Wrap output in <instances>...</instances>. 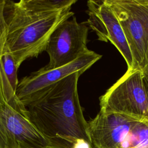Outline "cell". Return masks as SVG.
<instances>
[{
  "mask_svg": "<svg viewBox=\"0 0 148 148\" xmlns=\"http://www.w3.org/2000/svg\"><path fill=\"white\" fill-rule=\"evenodd\" d=\"M73 148H94V147L88 142L83 139H80L75 143Z\"/></svg>",
  "mask_w": 148,
  "mask_h": 148,
  "instance_id": "obj_14",
  "label": "cell"
},
{
  "mask_svg": "<svg viewBox=\"0 0 148 148\" xmlns=\"http://www.w3.org/2000/svg\"><path fill=\"white\" fill-rule=\"evenodd\" d=\"M25 4L30 8L40 10H59L67 7H72L76 0H24Z\"/></svg>",
  "mask_w": 148,
  "mask_h": 148,
  "instance_id": "obj_11",
  "label": "cell"
},
{
  "mask_svg": "<svg viewBox=\"0 0 148 148\" xmlns=\"http://www.w3.org/2000/svg\"><path fill=\"white\" fill-rule=\"evenodd\" d=\"M138 120L125 114L99 111L88 121V134L94 148H120Z\"/></svg>",
  "mask_w": 148,
  "mask_h": 148,
  "instance_id": "obj_9",
  "label": "cell"
},
{
  "mask_svg": "<svg viewBox=\"0 0 148 148\" xmlns=\"http://www.w3.org/2000/svg\"><path fill=\"white\" fill-rule=\"evenodd\" d=\"M82 74L69 75L35 94L25 103L29 121L51 148H73L80 139L91 143L77 92Z\"/></svg>",
  "mask_w": 148,
  "mask_h": 148,
  "instance_id": "obj_1",
  "label": "cell"
},
{
  "mask_svg": "<svg viewBox=\"0 0 148 148\" xmlns=\"http://www.w3.org/2000/svg\"><path fill=\"white\" fill-rule=\"evenodd\" d=\"M102 57V55L88 50L73 61L60 67L45 69L43 67L23 77L15 91L21 102L25 103L35 94L73 73H83Z\"/></svg>",
  "mask_w": 148,
  "mask_h": 148,
  "instance_id": "obj_7",
  "label": "cell"
},
{
  "mask_svg": "<svg viewBox=\"0 0 148 148\" xmlns=\"http://www.w3.org/2000/svg\"><path fill=\"white\" fill-rule=\"evenodd\" d=\"M120 148H148V121L138 120Z\"/></svg>",
  "mask_w": 148,
  "mask_h": 148,
  "instance_id": "obj_10",
  "label": "cell"
},
{
  "mask_svg": "<svg viewBox=\"0 0 148 148\" xmlns=\"http://www.w3.org/2000/svg\"><path fill=\"white\" fill-rule=\"evenodd\" d=\"M6 1L0 0V64L7 50V23L5 16Z\"/></svg>",
  "mask_w": 148,
  "mask_h": 148,
  "instance_id": "obj_13",
  "label": "cell"
},
{
  "mask_svg": "<svg viewBox=\"0 0 148 148\" xmlns=\"http://www.w3.org/2000/svg\"><path fill=\"white\" fill-rule=\"evenodd\" d=\"M117 17L129 46L134 68L148 64V0H105Z\"/></svg>",
  "mask_w": 148,
  "mask_h": 148,
  "instance_id": "obj_5",
  "label": "cell"
},
{
  "mask_svg": "<svg viewBox=\"0 0 148 148\" xmlns=\"http://www.w3.org/2000/svg\"><path fill=\"white\" fill-rule=\"evenodd\" d=\"M1 64L2 65L4 72L12 88L14 91H16L18 84L17 79L18 68L16 66L14 59L10 54L8 48L3 55Z\"/></svg>",
  "mask_w": 148,
  "mask_h": 148,
  "instance_id": "obj_12",
  "label": "cell"
},
{
  "mask_svg": "<svg viewBox=\"0 0 148 148\" xmlns=\"http://www.w3.org/2000/svg\"><path fill=\"white\" fill-rule=\"evenodd\" d=\"M71 8L40 11L29 8L24 0L6 1L7 48L18 69L25 60L45 51L54 30L73 16Z\"/></svg>",
  "mask_w": 148,
  "mask_h": 148,
  "instance_id": "obj_2",
  "label": "cell"
},
{
  "mask_svg": "<svg viewBox=\"0 0 148 148\" xmlns=\"http://www.w3.org/2000/svg\"><path fill=\"white\" fill-rule=\"evenodd\" d=\"M0 148H51L6 78H0Z\"/></svg>",
  "mask_w": 148,
  "mask_h": 148,
  "instance_id": "obj_3",
  "label": "cell"
},
{
  "mask_svg": "<svg viewBox=\"0 0 148 148\" xmlns=\"http://www.w3.org/2000/svg\"><path fill=\"white\" fill-rule=\"evenodd\" d=\"M87 12L86 24L96 34L98 39L110 42L125 60L128 69L134 68L132 56L121 26L105 0L88 1Z\"/></svg>",
  "mask_w": 148,
  "mask_h": 148,
  "instance_id": "obj_8",
  "label": "cell"
},
{
  "mask_svg": "<svg viewBox=\"0 0 148 148\" xmlns=\"http://www.w3.org/2000/svg\"><path fill=\"white\" fill-rule=\"evenodd\" d=\"M141 71L143 75L144 85L148 95V64Z\"/></svg>",
  "mask_w": 148,
  "mask_h": 148,
  "instance_id": "obj_15",
  "label": "cell"
},
{
  "mask_svg": "<svg viewBox=\"0 0 148 148\" xmlns=\"http://www.w3.org/2000/svg\"><path fill=\"white\" fill-rule=\"evenodd\" d=\"M88 28L73 16L65 20L51 34L45 51L49 63L43 68L52 69L65 65L89 50L87 47Z\"/></svg>",
  "mask_w": 148,
  "mask_h": 148,
  "instance_id": "obj_6",
  "label": "cell"
},
{
  "mask_svg": "<svg viewBox=\"0 0 148 148\" xmlns=\"http://www.w3.org/2000/svg\"><path fill=\"white\" fill-rule=\"evenodd\" d=\"M100 111L119 113L148 121V95L142 71L128 69L124 75L99 97Z\"/></svg>",
  "mask_w": 148,
  "mask_h": 148,
  "instance_id": "obj_4",
  "label": "cell"
}]
</instances>
